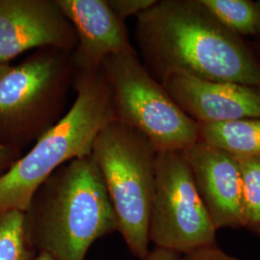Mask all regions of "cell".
I'll return each mask as SVG.
<instances>
[{
  "label": "cell",
  "mask_w": 260,
  "mask_h": 260,
  "mask_svg": "<svg viewBox=\"0 0 260 260\" xmlns=\"http://www.w3.org/2000/svg\"><path fill=\"white\" fill-rule=\"evenodd\" d=\"M144 66L162 83L173 75L260 88V63L251 41L214 18L201 0H157L136 18Z\"/></svg>",
  "instance_id": "obj_1"
},
{
  "label": "cell",
  "mask_w": 260,
  "mask_h": 260,
  "mask_svg": "<svg viewBox=\"0 0 260 260\" xmlns=\"http://www.w3.org/2000/svg\"><path fill=\"white\" fill-rule=\"evenodd\" d=\"M25 225L37 253L85 260L93 243L118 232V221L92 155L67 162L38 188Z\"/></svg>",
  "instance_id": "obj_2"
},
{
  "label": "cell",
  "mask_w": 260,
  "mask_h": 260,
  "mask_svg": "<svg viewBox=\"0 0 260 260\" xmlns=\"http://www.w3.org/2000/svg\"><path fill=\"white\" fill-rule=\"evenodd\" d=\"M75 100L63 118L0 176V213L25 212L38 188L56 170L91 155L99 132L115 120L109 87L101 70L75 71Z\"/></svg>",
  "instance_id": "obj_3"
},
{
  "label": "cell",
  "mask_w": 260,
  "mask_h": 260,
  "mask_svg": "<svg viewBox=\"0 0 260 260\" xmlns=\"http://www.w3.org/2000/svg\"><path fill=\"white\" fill-rule=\"evenodd\" d=\"M157 153L146 135L116 120L99 132L91 152L116 214L118 232L140 260L149 252Z\"/></svg>",
  "instance_id": "obj_4"
},
{
  "label": "cell",
  "mask_w": 260,
  "mask_h": 260,
  "mask_svg": "<svg viewBox=\"0 0 260 260\" xmlns=\"http://www.w3.org/2000/svg\"><path fill=\"white\" fill-rule=\"evenodd\" d=\"M75 78L72 53L38 49L0 78V144L21 149L66 114Z\"/></svg>",
  "instance_id": "obj_5"
},
{
  "label": "cell",
  "mask_w": 260,
  "mask_h": 260,
  "mask_svg": "<svg viewBox=\"0 0 260 260\" xmlns=\"http://www.w3.org/2000/svg\"><path fill=\"white\" fill-rule=\"evenodd\" d=\"M101 71L115 120L146 135L157 152L184 151L199 140L198 123L177 106L137 53L109 56Z\"/></svg>",
  "instance_id": "obj_6"
},
{
  "label": "cell",
  "mask_w": 260,
  "mask_h": 260,
  "mask_svg": "<svg viewBox=\"0 0 260 260\" xmlns=\"http://www.w3.org/2000/svg\"><path fill=\"white\" fill-rule=\"evenodd\" d=\"M216 232L183 151L158 152L149 241L184 255L217 246Z\"/></svg>",
  "instance_id": "obj_7"
},
{
  "label": "cell",
  "mask_w": 260,
  "mask_h": 260,
  "mask_svg": "<svg viewBox=\"0 0 260 260\" xmlns=\"http://www.w3.org/2000/svg\"><path fill=\"white\" fill-rule=\"evenodd\" d=\"M75 30L56 0H0V63L30 49L73 53Z\"/></svg>",
  "instance_id": "obj_8"
},
{
  "label": "cell",
  "mask_w": 260,
  "mask_h": 260,
  "mask_svg": "<svg viewBox=\"0 0 260 260\" xmlns=\"http://www.w3.org/2000/svg\"><path fill=\"white\" fill-rule=\"evenodd\" d=\"M183 153L215 230L242 229L243 185L238 159L200 140Z\"/></svg>",
  "instance_id": "obj_9"
},
{
  "label": "cell",
  "mask_w": 260,
  "mask_h": 260,
  "mask_svg": "<svg viewBox=\"0 0 260 260\" xmlns=\"http://www.w3.org/2000/svg\"><path fill=\"white\" fill-rule=\"evenodd\" d=\"M162 84L177 106L197 123H223L260 117V88L173 75Z\"/></svg>",
  "instance_id": "obj_10"
},
{
  "label": "cell",
  "mask_w": 260,
  "mask_h": 260,
  "mask_svg": "<svg viewBox=\"0 0 260 260\" xmlns=\"http://www.w3.org/2000/svg\"><path fill=\"white\" fill-rule=\"evenodd\" d=\"M75 30L72 53L75 71L101 70L105 58L137 53L124 22L116 17L107 0H56Z\"/></svg>",
  "instance_id": "obj_11"
},
{
  "label": "cell",
  "mask_w": 260,
  "mask_h": 260,
  "mask_svg": "<svg viewBox=\"0 0 260 260\" xmlns=\"http://www.w3.org/2000/svg\"><path fill=\"white\" fill-rule=\"evenodd\" d=\"M199 140L236 157L260 158V117L223 123H198Z\"/></svg>",
  "instance_id": "obj_12"
},
{
  "label": "cell",
  "mask_w": 260,
  "mask_h": 260,
  "mask_svg": "<svg viewBox=\"0 0 260 260\" xmlns=\"http://www.w3.org/2000/svg\"><path fill=\"white\" fill-rule=\"evenodd\" d=\"M223 27L247 39L254 37L259 22L256 1L251 0H201Z\"/></svg>",
  "instance_id": "obj_13"
},
{
  "label": "cell",
  "mask_w": 260,
  "mask_h": 260,
  "mask_svg": "<svg viewBox=\"0 0 260 260\" xmlns=\"http://www.w3.org/2000/svg\"><path fill=\"white\" fill-rule=\"evenodd\" d=\"M36 255L28 238L24 212L0 213V260H33Z\"/></svg>",
  "instance_id": "obj_14"
},
{
  "label": "cell",
  "mask_w": 260,
  "mask_h": 260,
  "mask_svg": "<svg viewBox=\"0 0 260 260\" xmlns=\"http://www.w3.org/2000/svg\"><path fill=\"white\" fill-rule=\"evenodd\" d=\"M236 158L243 185L242 229L260 236V158Z\"/></svg>",
  "instance_id": "obj_15"
},
{
  "label": "cell",
  "mask_w": 260,
  "mask_h": 260,
  "mask_svg": "<svg viewBox=\"0 0 260 260\" xmlns=\"http://www.w3.org/2000/svg\"><path fill=\"white\" fill-rule=\"evenodd\" d=\"M157 0H107L116 17L122 22L130 17H138L140 14L152 7Z\"/></svg>",
  "instance_id": "obj_16"
},
{
  "label": "cell",
  "mask_w": 260,
  "mask_h": 260,
  "mask_svg": "<svg viewBox=\"0 0 260 260\" xmlns=\"http://www.w3.org/2000/svg\"><path fill=\"white\" fill-rule=\"evenodd\" d=\"M180 260H243L233 257L222 251L218 245L181 255Z\"/></svg>",
  "instance_id": "obj_17"
},
{
  "label": "cell",
  "mask_w": 260,
  "mask_h": 260,
  "mask_svg": "<svg viewBox=\"0 0 260 260\" xmlns=\"http://www.w3.org/2000/svg\"><path fill=\"white\" fill-rule=\"evenodd\" d=\"M20 157V149L0 144V176H2Z\"/></svg>",
  "instance_id": "obj_18"
},
{
  "label": "cell",
  "mask_w": 260,
  "mask_h": 260,
  "mask_svg": "<svg viewBox=\"0 0 260 260\" xmlns=\"http://www.w3.org/2000/svg\"><path fill=\"white\" fill-rule=\"evenodd\" d=\"M180 257L181 255L176 252L155 247L143 260H180Z\"/></svg>",
  "instance_id": "obj_19"
},
{
  "label": "cell",
  "mask_w": 260,
  "mask_h": 260,
  "mask_svg": "<svg viewBox=\"0 0 260 260\" xmlns=\"http://www.w3.org/2000/svg\"><path fill=\"white\" fill-rule=\"evenodd\" d=\"M256 3H257V7H258V11H259V22H258L257 31H256V33H255V35L253 37L251 44H252V47H253V49H254V51L256 53V56H257L260 63V0L256 1Z\"/></svg>",
  "instance_id": "obj_20"
},
{
  "label": "cell",
  "mask_w": 260,
  "mask_h": 260,
  "mask_svg": "<svg viewBox=\"0 0 260 260\" xmlns=\"http://www.w3.org/2000/svg\"><path fill=\"white\" fill-rule=\"evenodd\" d=\"M10 69H11V66L8 65V64H2V63H0V78H1L3 75H6V74L9 72Z\"/></svg>",
  "instance_id": "obj_21"
},
{
  "label": "cell",
  "mask_w": 260,
  "mask_h": 260,
  "mask_svg": "<svg viewBox=\"0 0 260 260\" xmlns=\"http://www.w3.org/2000/svg\"><path fill=\"white\" fill-rule=\"evenodd\" d=\"M33 260H55L53 259L52 257L48 256L47 254L45 253H37V255L33 258Z\"/></svg>",
  "instance_id": "obj_22"
}]
</instances>
